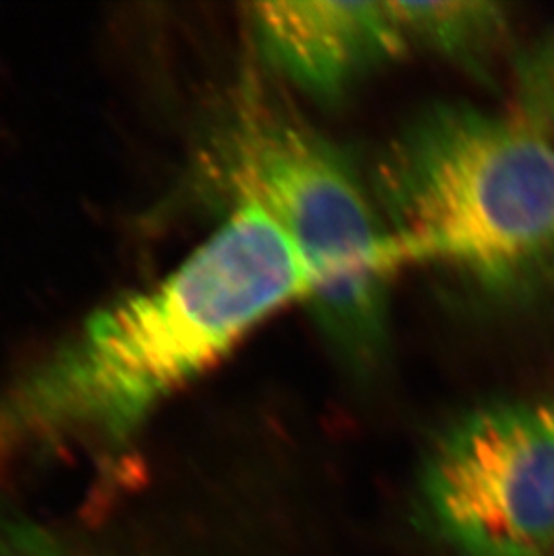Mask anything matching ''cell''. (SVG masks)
<instances>
[{
  "label": "cell",
  "mask_w": 554,
  "mask_h": 556,
  "mask_svg": "<svg viewBox=\"0 0 554 556\" xmlns=\"http://www.w3.org/2000/svg\"><path fill=\"white\" fill-rule=\"evenodd\" d=\"M315 287L312 263L262 207L232 205L161 283L92 315L27 380L16 407L46 426L121 438L277 309L309 303Z\"/></svg>",
  "instance_id": "obj_1"
},
{
  "label": "cell",
  "mask_w": 554,
  "mask_h": 556,
  "mask_svg": "<svg viewBox=\"0 0 554 556\" xmlns=\"http://www.w3.org/2000/svg\"><path fill=\"white\" fill-rule=\"evenodd\" d=\"M210 172L225 199L262 207L312 263L309 309L340 357L372 366L388 344L389 295L402 248L350 159L247 78L211 139Z\"/></svg>",
  "instance_id": "obj_2"
},
{
  "label": "cell",
  "mask_w": 554,
  "mask_h": 556,
  "mask_svg": "<svg viewBox=\"0 0 554 556\" xmlns=\"http://www.w3.org/2000/svg\"><path fill=\"white\" fill-rule=\"evenodd\" d=\"M554 128L438 103L411 119L375 177L382 215L405 262L449 268L490 300H522L554 278L539 215V163Z\"/></svg>",
  "instance_id": "obj_3"
},
{
  "label": "cell",
  "mask_w": 554,
  "mask_h": 556,
  "mask_svg": "<svg viewBox=\"0 0 554 556\" xmlns=\"http://www.w3.org/2000/svg\"><path fill=\"white\" fill-rule=\"evenodd\" d=\"M424 497L463 556H550L554 404L498 402L455 421L429 456Z\"/></svg>",
  "instance_id": "obj_4"
},
{
  "label": "cell",
  "mask_w": 554,
  "mask_h": 556,
  "mask_svg": "<svg viewBox=\"0 0 554 556\" xmlns=\"http://www.w3.org/2000/svg\"><path fill=\"white\" fill-rule=\"evenodd\" d=\"M247 18L268 63L323 101L413 49L394 2H260Z\"/></svg>",
  "instance_id": "obj_5"
},
{
  "label": "cell",
  "mask_w": 554,
  "mask_h": 556,
  "mask_svg": "<svg viewBox=\"0 0 554 556\" xmlns=\"http://www.w3.org/2000/svg\"><path fill=\"white\" fill-rule=\"evenodd\" d=\"M411 48H424L487 78L509 33L498 2H394Z\"/></svg>",
  "instance_id": "obj_6"
},
{
  "label": "cell",
  "mask_w": 554,
  "mask_h": 556,
  "mask_svg": "<svg viewBox=\"0 0 554 556\" xmlns=\"http://www.w3.org/2000/svg\"><path fill=\"white\" fill-rule=\"evenodd\" d=\"M0 556H73L48 536L0 520Z\"/></svg>",
  "instance_id": "obj_7"
},
{
  "label": "cell",
  "mask_w": 554,
  "mask_h": 556,
  "mask_svg": "<svg viewBox=\"0 0 554 556\" xmlns=\"http://www.w3.org/2000/svg\"><path fill=\"white\" fill-rule=\"evenodd\" d=\"M554 556V555H553Z\"/></svg>",
  "instance_id": "obj_8"
}]
</instances>
